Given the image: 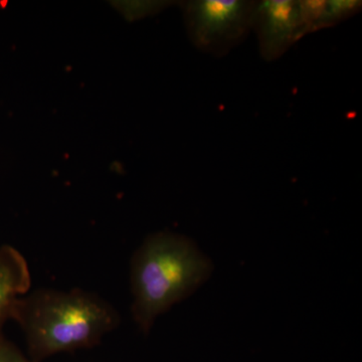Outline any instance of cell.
Masks as SVG:
<instances>
[{
  "label": "cell",
  "instance_id": "6da1fadb",
  "mask_svg": "<svg viewBox=\"0 0 362 362\" xmlns=\"http://www.w3.org/2000/svg\"><path fill=\"white\" fill-rule=\"evenodd\" d=\"M214 266L197 244L180 233L159 232L144 240L130 264L133 319L147 333L156 319L197 291Z\"/></svg>",
  "mask_w": 362,
  "mask_h": 362
},
{
  "label": "cell",
  "instance_id": "7a4b0ae2",
  "mask_svg": "<svg viewBox=\"0 0 362 362\" xmlns=\"http://www.w3.org/2000/svg\"><path fill=\"white\" fill-rule=\"evenodd\" d=\"M11 319L25 333L35 359L93 346L120 321L111 304L78 289L28 292L16 302Z\"/></svg>",
  "mask_w": 362,
  "mask_h": 362
},
{
  "label": "cell",
  "instance_id": "3957f363",
  "mask_svg": "<svg viewBox=\"0 0 362 362\" xmlns=\"http://www.w3.org/2000/svg\"><path fill=\"white\" fill-rule=\"evenodd\" d=\"M256 4L252 0L180 2L188 39L204 54L226 56L251 33Z\"/></svg>",
  "mask_w": 362,
  "mask_h": 362
},
{
  "label": "cell",
  "instance_id": "277c9868",
  "mask_svg": "<svg viewBox=\"0 0 362 362\" xmlns=\"http://www.w3.org/2000/svg\"><path fill=\"white\" fill-rule=\"evenodd\" d=\"M252 32L256 33L259 54L266 62L282 58L292 45L309 35L301 0L257 1Z\"/></svg>",
  "mask_w": 362,
  "mask_h": 362
},
{
  "label": "cell",
  "instance_id": "5b68a950",
  "mask_svg": "<svg viewBox=\"0 0 362 362\" xmlns=\"http://www.w3.org/2000/svg\"><path fill=\"white\" fill-rule=\"evenodd\" d=\"M30 267L23 254L16 247L0 246V331L11 319L18 299L30 292Z\"/></svg>",
  "mask_w": 362,
  "mask_h": 362
},
{
  "label": "cell",
  "instance_id": "8992f818",
  "mask_svg": "<svg viewBox=\"0 0 362 362\" xmlns=\"http://www.w3.org/2000/svg\"><path fill=\"white\" fill-rule=\"evenodd\" d=\"M309 33L330 28L361 13L358 0H303Z\"/></svg>",
  "mask_w": 362,
  "mask_h": 362
},
{
  "label": "cell",
  "instance_id": "52a82bcc",
  "mask_svg": "<svg viewBox=\"0 0 362 362\" xmlns=\"http://www.w3.org/2000/svg\"><path fill=\"white\" fill-rule=\"evenodd\" d=\"M173 4V1H124L119 2L116 6L128 20L136 21L160 13Z\"/></svg>",
  "mask_w": 362,
  "mask_h": 362
},
{
  "label": "cell",
  "instance_id": "ba28073f",
  "mask_svg": "<svg viewBox=\"0 0 362 362\" xmlns=\"http://www.w3.org/2000/svg\"><path fill=\"white\" fill-rule=\"evenodd\" d=\"M0 362H33L28 361L23 354L11 343L0 337Z\"/></svg>",
  "mask_w": 362,
  "mask_h": 362
}]
</instances>
